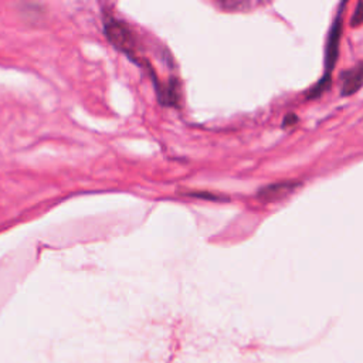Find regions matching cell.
I'll list each match as a JSON object with an SVG mask.
<instances>
[{"mask_svg": "<svg viewBox=\"0 0 363 363\" xmlns=\"http://www.w3.org/2000/svg\"><path fill=\"white\" fill-rule=\"evenodd\" d=\"M346 3H343L339 9V13L335 18V23L330 28V34L328 38V47H326V61H325V74L322 79L309 91L308 98H316L319 96L330 84V72L333 69L336 57H337V45H339V38H340V31H342V20H343V10H345Z\"/></svg>", "mask_w": 363, "mask_h": 363, "instance_id": "6da1fadb", "label": "cell"}, {"mask_svg": "<svg viewBox=\"0 0 363 363\" xmlns=\"http://www.w3.org/2000/svg\"><path fill=\"white\" fill-rule=\"evenodd\" d=\"M105 34L111 44L122 52L135 57L136 41L128 26L116 18H108L105 23Z\"/></svg>", "mask_w": 363, "mask_h": 363, "instance_id": "7a4b0ae2", "label": "cell"}, {"mask_svg": "<svg viewBox=\"0 0 363 363\" xmlns=\"http://www.w3.org/2000/svg\"><path fill=\"white\" fill-rule=\"evenodd\" d=\"M299 186H301V182H296V180H286V182L268 184V186L262 187L261 190H258L257 197L262 203H274V201L282 200L284 197L289 196Z\"/></svg>", "mask_w": 363, "mask_h": 363, "instance_id": "3957f363", "label": "cell"}, {"mask_svg": "<svg viewBox=\"0 0 363 363\" xmlns=\"http://www.w3.org/2000/svg\"><path fill=\"white\" fill-rule=\"evenodd\" d=\"M362 64L359 62L357 67L352 71L345 72L343 75V85H342V95L347 96L354 94L362 86Z\"/></svg>", "mask_w": 363, "mask_h": 363, "instance_id": "277c9868", "label": "cell"}, {"mask_svg": "<svg viewBox=\"0 0 363 363\" xmlns=\"http://www.w3.org/2000/svg\"><path fill=\"white\" fill-rule=\"evenodd\" d=\"M363 23V11H362V3L359 1L357 6H356V11H354V16L352 18V27H359L360 24Z\"/></svg>", "mask_w": 363, "mask_h": 363, "instance_id": "5b68a950", "label": "cell"}, {"mask_svg": "<svg viewBox=\"0 0 363 363\" xmlns=\"http://www.w3.org/2000/svg\"><path fill=\"white\" fill-rule=\"evenodd\" d=\"M218 6L220 7H223V9H227V10H231V9H241V7H247L248 6V3H245V1H220L218 3Z\"/></svg>", "mask_w": 363, "mask_h": 363, "instance_id": "8992f818", "label": "cell"}, {"mask_svg": "<svg viewBox=\"0 0 363 363\" xmlns=\"http://www.w3.org/2000/svg\"><path fill=\"white\" fill-rule=\"evenodd\" d=\"M298 121V118H296V115H294V113H289L285 119H284V122H282V126H292L295 122Z\"/></svg>", "mask_w": 363, "mask_h": 363, "instance_id": "52a82bcc", "label": "cell"}, {"mask_svg": "<svg viewBox=\"0 0 363 363\" xmlns=\"http://www.w3.org/2000/svg\"><path fill=\"white\" fill-rule=\"evenodd\" d=\"M208 191H191V193H189L190 196H196V197H206V199H218L216 194H207Z\"/></svg>", "mask_w": 363, "mask_h": 363, "instance_id": "ba28073f", "label": "cell"}]
</instances>
